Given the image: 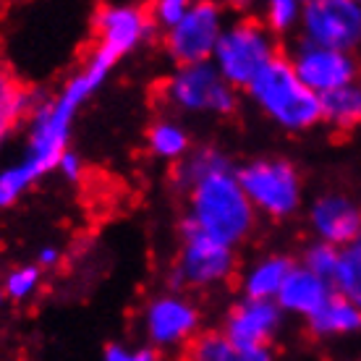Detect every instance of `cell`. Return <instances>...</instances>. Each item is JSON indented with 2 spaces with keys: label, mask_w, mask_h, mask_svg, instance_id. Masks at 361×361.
I'll return each mask as SVG.
<instances>
[{
  "label": "cell",
  "mask_w": 361,
  "mask_h": 361,
  "mask_svg": "<svg viewBox=\"0 0 361 361\" xmlns=\"http://www.w3.org/2000/svg\"><path fill=\"white\" fill-rule=\"evenodd\" d=\"M105 361H157L154 351H136V353H126L118 345H110L108 353H105Z\"/></svg>",
  "instance_id": "cell-26"
},
{
  "label": "cell",
  "mask_w": 361,
  "mask_h": 361,
  "mask_svg": "<svg viewBox=\"0 0 361 361\" xmlns=\"http://www.w3.org/2000/svg\"><path fill=\"white\" fill-rule=\"evenodd\" d=\"M178 361H270V353L264 348H235L226 333L207 330L191 335Z\"/></svg>",
  "instance_id": "cell-14"
},
{
  "label": "cell",
  "mask_w": 361,
  "mask_h": 361,
  "mask_svg": "<svg viewBox=\"0 0 361 361\" xmlns=\"http://www.w3.org/2000/svg\"><path fill=\"white\" fill-rule=\"evenodd\" d=\"M147 139H149V147H152L157 154L163 157H176L186 149V134L180 128L171 126V123H154L147 131Z\"/></svg>",
  "instance_id": "cell-21"
},
{
  "label": "cell",
  "mask_w": 361,
  "mask_h": 361,
  "mask_svg": "<svg viewBox=\"0 0 361 361\" xmlns=\"http://www.w3.org/2000/svg\"><path fill=\"white\" fill-rule=\"evenodd\" d=\"M42 262H55V252H45V254H42Z\"/></svg>",
  "instance_id": "cell-28"
},
{
  "label": "cell",
  "mask_w": 361,
  "mask_h": 361,
  "mask_svg": "<svg viewBox=\"0 0 361 361\" xmlns=\"http://www.w3.org/2000/svg\"><path fill=\"white\" fill-rule=\"evenodd\" d=\"M35 105V92L16 76L11 63L0 55V142Z\"/></svg>",
  "instance_id": "cell-16"
},
{
  "label": "cell",
  "mask_w": 361,
  "mask_h": 361,
  "mask_svg": "<svg viewBox=\"0 0 361 361\" xmlns=\"http://www.w3.org/2000/svg\"><path fill=\"white\" fill-rule=\"evenodd\" d=\"M197 327V312L186 301L178 298H160L149 307L147 330L157 343H178L189 341Z\"/></svg>",
  "instance_id": "cell-13"
},
{
  "label": "cell",
  "mask_w": 361,
  "mask_h": 361,
  "mask_svg": "<svg viewBox=\"0 0 361 361\" xmlns=\"http://www.w3.org/2000/svg\"><path fill=\"white\" fill-rule=\"evenodd\" d=\"M220 8L212 3H199L165 35V50L183 66H199L207 61L220 39Z\"/></svg>",
  "instance_id": "cell-9"
},
{
  "label": "cell",
  "mask_w": 361,
  "mask_h": 361,
  "mask_svg": "<svg viewBox=\"0 0 361 361\" xmlns=\"http://www.w3.org/2000/svg\"><path fill=\"white\" fill-rule=\"evenodd\" d=\"M61 165H63V171L71 176V178H79L82 176V168H79V160L73 157V154H63V160H61Z\"/></svg>",
  "instance_id": "cell-27"
},
{
  "label": "cell",
  "mask_w": 361,
  "mask_h": 361,
  "mask_svg": "<svg viewBox=\"0 0 361 361\" xmlns=\"http://www.w3.org/2000/svg\"><path fill=\"white\" fill-rule=\"evenodd\" d=\"M165 99H176L178 105L191 110H215V113H233L235 97L228 84L217 76L215 68L199 63L186 66L176 73V79L163 87Z\"/></svg>",
  "instance_id": "cell-10"
},
{
  "label": "cell",
  "mask_w": 361,
  "mask_h": 361,
  "mask_svg": "<svg viewBox=\"0 0 361 361\" xmlns=\"http://www.w3.org/2000/svg\"><path fill=\"white\" fill-rule=\"evenodd\" d=\"M293 272V262L288 257H272L262 262L246 280V296L249 301H267L270 296L280 293L283 283Z\"/></svg>",
  "instance_id": "cell-19"
},
{
  "label": "cell",
  "mask_w": 361,
  "mask_h": 361,
  "mask_svg": "<svg viewBox=\"0 0 361 361\" xmlns=\"http://www.w3.org/2000/svg\"><path fill=\"white\" fill-rule=\"evenodd\" d=\"M309 330L319 338H333V335H351L361 330V309H356L343 296L327 298L314 314L309 317Z\"/></svg>",
  "instance_id": "cell-17"
},
{
  "label": "cell",
  "mask_w": 361,
  "mask_h": 361,
  "mask_svg": "<svg viewBox=\"0 0 361 361\" xmlns=\"http://www.w3.org/2000/svg\"><path fill=\"white\" fill-rule=\"evenodd\" d=\"M317 235L333 246H348L361 238V207L345 194H325L312 207Z\"/></svg>",
  "instance_id": "cell-11"
},
{
  "label": "cell",
  "mask_w": 361,
  "mask_h": 361,
  "mask_svg": "<svg viewBox=\"0 0 361 361\" xmlns=\"http://www.w3.org/2000/svg\"><path fill=\"white\" fill-rule=\"evenodd\" d=\"M191 220L209 238L226 246L241 241L254 223L249 197L244 194L238 178H233L228 171L212 173L199 180L191 189Z\"/></svg>",
  "instance_id": "cell-1"
},
{
  "label": "cell",
  "mask_w": 361,
  "mask_h": 361,
  "mask_svg": "<svg viewBox=\"0 0 361 361\" xmlns=\"http://www.w3.org/2000/svg\"><path fill=\"white\" fill-rule=\"evenodd\" d=\"M217 63L226 82L235 87H252V82L283 50L272 39L270 27L254 16L235 21L226 35L217 39Z\"/></svg>",
  "instance_id": "cell-3"
},
{
  "label": "cell",
  "mask_w": 361,
  "mask_h": 361,
  "mask_svg": "<svg viewBox=\"0 0 361 361\" xmlns=\"http://www.w3.org/2000/svg\"><path fill=\"white\" fill-rule=\"evenodd\" d=\"M307 42L351 53L361 45V3L356 0H312L304 6Z\"/></svg>",
  "instance_id": "cell-5"
},
{
  "label": "cell",
  "mask_w": 361,
  "mask_h": 361,
  "mask_svg": "<svg viewBox=\"0 0 361 361\" xmlns=\"http://www.w3.org/2000/svg\"><path fill=\"white\" fill-rule=\"evenodd\" d=\"M330 296H333L330 283L317 278L314 272H309L307 267H293V272L286 278V283H283V288L278 293L283 307L307 317L314 314Z\"/></svg>",
  "instance_id": "cell-15"
},
{
  "label": "cell",
  "mask_w": 361,
  "mask_h": 361,
  "mask_svg": "<svg viewBox=\"0 0 361 361\" xmlns=\"http://www.w3.org/2000/svg\"><path fill=\"white\" fill-rule=\"evenodd\" d=\"M154 29H157V24H154L149 6H139V8H131V6H126V8L102 6L92 18L90 58H97V61H105V63L113 66L142 37L154 35Z\"/></svg>",
  "instance_id": "cell-4"
},
{
  "label": "cell",
  "mask_w": 361,
  "mask_h": 361,
  "mask_svg": "<svg viewBox=\"0 0 361 361\" xmlns=\"http://www.w3.org/2000/svg\"><path fill=\"white\" fill-rule=\"evenodd\" d=\"M35 286H37V270L35 267H27V270H18L11 275L6 290H8L11 298H24Z\"/></svg>",
  "instance_id": "cell-25"
},
{
  "label": "cell",
  "mask_w": 361,
  "mask_h": 361,
  "mask_svg": "<svg viewBox=\"0 0 361 361\" xmlns=\"http://www.w3.org/2000/svg\"><path fill=\"white\" fill-rule=\"evenodd\" d=\"M238 183L249 199L272 215H290L301 199V178L286 160H259L238 173Z\"/></svg>",
  "instance_id": "cell-6"
},
{
  "label": "cell",
  "mask_w": 361,
  "mask_h": 361,
  "mask_svg": "<svg viewBox=\"0 0 361 361\" xmlns=\"http://www.w3.org/2000/svg\"><path fill=\"white\" fill-rule=\"evenodd\" d=\"M333 286L338 296H343L356 309H361V238L341 249Z\"/></svg>",
  "instance_id": "cell-20"
},
{
  "label": "cell",
  "mask_w": 361,
  "mask_h": 361,
  "mask_svg": "<svg viewBox=\"0 0 361 361\" xmlns=\"http://www.w3.org/2000/svg\"><path fill=\"white\" fill-rule=\"evenodd\" d=\"M296 16L298 3H293V0H275V3H270V11H267V27H272L275 32H286L296 21Z\"/></svg>",
  "instance_id": "cell-23"
},
{
  "label": "cell",
  "mask_w": 361,
  "mask_h": 361,
  "mask_svg": "<svg viewBox=\"0 0 361 361\" xmlns=\"http://www.w3.org/2000/svg\"><path fill=\"white\" fill-rule=\"evenodd\" d=\"M322 121L335 131H353L361 126V79L345 84L341 90L322 94Z\"/></svg>",
  "instance_id": "cell-18"
},
{
  "label": "cell",
  "mask_w": 361,
  "mask_h": 361,
  "mask_svg": "<svg viewBox=\"0 0 361 361\" xmlns=\"http://www.w3.org/2000/svg\"><path fill=\"white\" fill-rule=\"evenodd\" d=\"M3 8H6V6H0V11H3ZM0 16H3V13H0Z\"/></svg>",
  "instance_id": "cell-29"
},
{
  "label": "cell",
  "mask_w": 361,
  "mask_h": 361,
  "mask_svg": "<svg viewBox=\"0 0 361 361\" xmlns=\"http://www.w3.org/2000/svg\"><path fill=\"white\" fill-rule=\"evenodd\" d=\"M288 61L296 76L304 82V87H309L319 97L359 79L356 58L351 53H343V50H330V47H319L312 42H301Z\"/></svg>",
  "instance_id": "cell-8"
},
{
  "label": "cell",
  "mask_w": 361,
  "mask_h": 361,
  "mask_svg": "<svg viewBox=\"0 0 361 361\" xmlns=\"http://www.w3.org/2000/svg\"><path fill=\"white\" fill-rule=\"evenodd\" d=\"M278 327V309L270 301H244L228 314L226 338L235 348H264Z\"/></svg>",
  "instance_id": "cell-12"
},
{
  "label": "cell",
  "mask_w": 361,
  "mask_h": 361,
  "mask_svg": "<svg viewBox=\"0 0 361 361\" xmlns=\"http://www.w3.org/2000/svg\"><path fill=\"white\" fill-rule=\"evenodd\" d=\"M338 259H341V249L333 244L319 241L307 252V270L314 272L317 278H322L325 283L333 286L335 270H338Z\"/></svg>",
  "instance_id": "cell-22"
},
{
  "label": "cell",
  "mask_w": 361,
  "mask_h": 361,
  "mask_svg": "<svg viewBox=\"0 0 361 361\" xmlns=\"http://www.w3.org/2000/svg\"><path fill=\"white\" fill-rule=\"evenodd\" d=\"M254 99L286 128H309L322 121V99L304 87L296 76L288 55L280 53L252 82Z\"/></svg>",
  "instance_id": "cell-2"
},
{
  "label": "cell",
  "mask_w": 361,
  "mask_h": 361,
  "mask_svg": "<svg viewBox=\"0 0 361 361\" xmlns=\"http://www.w3.org/2000/svg\"><path fill=\"white\" fill-rule=\"evenodd\" d=\"M183 233V254L178 262V283L189 286H209L220 283L233 275V252L231 246L217 244L215 238H209L194 220H183L180 226Z\"/></svg>",
  "instance_id": "cell-7"
},
{
  "label": "cell",
  "mask_w": 361,
  "mask_h": 361,
  "mask_svg": "<svg viewBox=\"0 0 361 361\" xmlns=\"http://www.w3.org/2000/svg\"><path fill=\"white\" fill-rule=\"evenodd\" d=\"M152 11V18L154 24H165V27H176L180 18L186 16V3H180V0H163V3H152L149 6Z\"/></svg>",
  "instance_id": "cell-24"
}]
</instances>
